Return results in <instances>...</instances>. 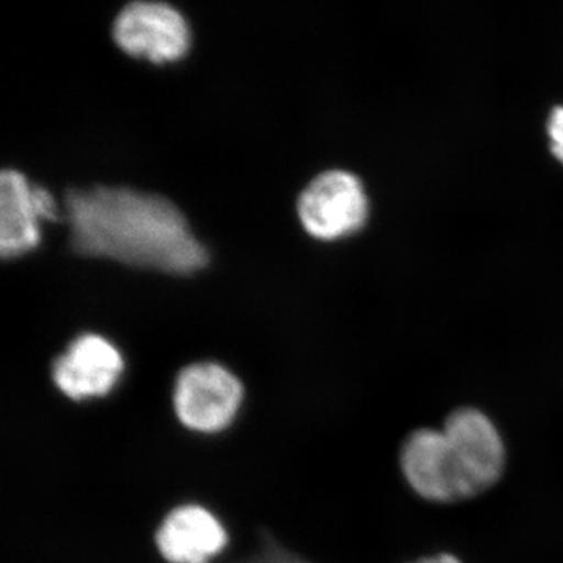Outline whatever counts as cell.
I'll list each match as a JSON object with an SVG mask.
<instances>
[{"label":"cell","mask_w":563,"mask_h":563,"mask_svg":"<svg viewBox=\"0 0 563 563\" xmlns=\"http://www.w3.org/2000/svg\"><path fill=\"white\" fill-rule=\"evenodd\" d=\"M244 563H310L301 555L291 553L287 548L282 547L273 537L265 536L262 540L261 550L252 555L250 561Z\"/></svg>","instance_id":"obj_10"},{"label":"cell","mask_w":563,"mask_h":563,"mask_svg":"<svg viewBox=\"0 0 563 563\" xmlns=\"http://www.w3.org/2000/svg\"><path fill=\"white\" fill-rule=\"evenodd\" d=\"M548 131H550L551 151L563 163V107L555 109L551 114Z\"/></svg>","instance_id":"obj_11"},{"label":"cell","mask_w":563,"mask_h":563,"mask_svg":"<svg viewBox=\"0 0 563 563\" xmlns=\"http://www.w3.org/2000/svg\"><path fill=\"white\" fill-rule=\"evenodd\" d=\"M463 499L490 488L501 477L506 448L498 428L476 409L455 410L443 428Z\"/></svg>","instance_id":"obj_4"},{"label":"cell","mask_w":563,"mask_h":563,"mask_svg":"<svg viewBox=\"0 0 563 563\" xmlns=\"http://www.w3.org/2000/svg\"><path fill=\"white\" fill-rule=\"evenodd\" d=\"M413 563H462L457 558H454L453 554H437L432 555V558L422 559V561L413 562Z\"/></svg>","instance_id":"obj_12"},{"label":"cell","mask_w":563,"mask_h":563,"mask_svg":"<svg viewBox=\"0 0 563 563\" xmlns=\"http://www.w3.org/2000/svg\"><path fill=\"white\" fill-rule=\"evenodd\" d=\"M70 247L85 257L188 276L209 265V251L179 207L154 192L95 185L65 196Z\"/></svg>","instance_id":"obj_1"},{"label":"cell","mask_w":563,"mask_h":563,"mask_svg":"<svg viewBox=\"0 0 563 563\" xmlns=\"http://www.w3.org/2000/svg\"><path fill=\"white\" fill-rule=\"evenodd\" d=\"M401 466L407 483L421 498L435 503L463 499L443 431L413 432L404 443Z\"/></svg>","instance_id":"obj_8"},{"label":"cell","mask_w":563,"mask_h":563,"mask_svg":"<svg viewBox=\"0 0 563 563\" xmlns=\"http://www.w3.org/2000/svg\"><path fill=\"white\" fill-rule=\"evenodd\" d=\"M124 372V358L109 340L84 333L52 366L54 383L70 399L81 401L107 395Z\"/></svg>","instance_id":"obj_7"},{"label":"cell","mask_w":563,"mask_h":563,"mask_svg":"<svg viewBox=\"0 0 563 563\" xmlns=\"http://www.w3.org/2000/svg\"><path fill=\"white\" fill-rule=\"evenodd\" d=\"M228 544V533L218 518L199 506H184L165 518L157 532V547L172 563H210Z\"/></svg>","instance_id":"obj_9"},{"label":"cell","mask_w":563,"mask_h":563,"mask_svg":"<svg viewBox=\"0 0 563 563\" xmlns=\"http://www.w3.org/2000/svg\"><path fill=\"white\" fill-rule=\"evenodd\" d=\"M243 387L220 363L203 362L187 366L177 377V417L187 428L198 432H218L231 424Z\"/></svg>","instance_id":"obj_5"},{"label":"cell","mask_w":563,"mask_h":563,"mask_svg":"<svg viewBox=\"0 0 563 563\" xmlns=\"http://www.w3.org/2000/svg\"><path fill=\"white\" fill-rule=\"evenodd\" d=\"M303 231L321 242L357 232L368 217V198L354 174L332 169L306 185L296 203Z\"/></svg>","instance_id":"obj_3"},{"label":"cell","mask_w":563,"mask_h":563,"mask_svg":"<svg viewBox=\"0 0 563 563\" xmlns=\"http://www.w3.org/2000/svg\"><path fill=\"white\" fill-rule=\"evenodd\" d=\"M60 209L46 187L32 184L18 169L0 174V255L20 258L41 243V222H57Z\"/></svg>","instance_id":"obj_6"},{"label":"cell","mask_w":563,"mask_h":563,"mask_svg":"<svg viewBox=\"0 0 563 563\" xmlns=\"http://www.w3.org/2000/svg\"><path fill=\"white\" fill-rule=\"evenodd\" d=\"M111 35L129 57L154 65L184 60L191 47L190 24L176 7L166 2L135 0L122 7Z\"/></svg>","instance_id":"obj_2"}]
</instances>
